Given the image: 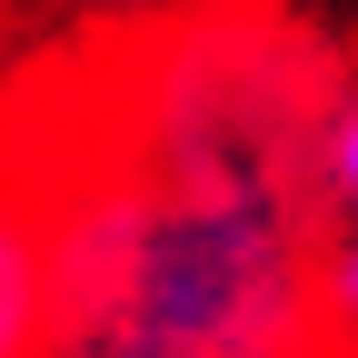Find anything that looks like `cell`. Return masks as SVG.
Instances as JSON below:
<instances>
[{"mask_svg":"<svg viewBox=\"0 0 358 358\" xmlns=\"http://www.w3.org/2000/svg\"><path fill=\"white\" fill-rule=\"evenodd\" d=\"M10 110L50 159V358H319L329 189L319 150L169 120L70 40Z\"/></svg>","mask_w":358,"mask_h":358,"instance_id":"cell-1","label":"cell"},{"mask_svg":"<svg viewBox=\"0 0 358 358\" xmlns=\"http://www.w3.org/2000/svg\"><path fill=\"white\" fill-rule=\"evenodd\" d=\"M0 358H50V159L0 100Z\"/></svg>","mask_w":358,"mask_h":358,"instance_id":"cell-2","label":"cell"},{"mask_svg":"<svg viewBox=\"0 0 358 358\" xmlns=\"http://www.w3.org/2000/svg\"><path fill=\"white\" fill-rule=\"evenodd\" d=\"M319 189H329V319H338V338L358 348V60H348L338 120H329Z\"/></svg>","mask_w":358,"mask_h":358,"instance_id":"cell-3","label":"cell"},{"mask_svg":"<svg viewBox=\"0 0 358 358\" xmlns=\"http://www.w3.org/2000/svg\"><path fill=\"white\" fill-rule=\"evenodd\" d=\"M100 20H150V10H169V0H90Z\"/></svg>","mask_w":358,"mask_h":358,"instance_id":"cell-4","label":"cell"},{"mask_svg":"<svg viewBox=\"0 0 358 358\" xmlns=\"http://www.w3.org/2000/svg\"><path fill=\"white\" fill-rule=\"evenodd\" d=\"M319 358H358V348H348V338H338V348H319Z\"/></svg>","mask_w":358,"mask_h":358,"instance_id":"cell-5","label":"cell"},{"mask_svg":"<svg viewBox=\"0 0 358 358\" xmlns=\"http://www.w3.org/2000/svg\"><path fill=\"white\" fill-rule=\"evenodd\" d=\"M0 100H10V90H0Z\"/></svg>","mask_w":358,"mask_h":358,"instance_id":"cell-6","label":"cell"}]
</instances>
